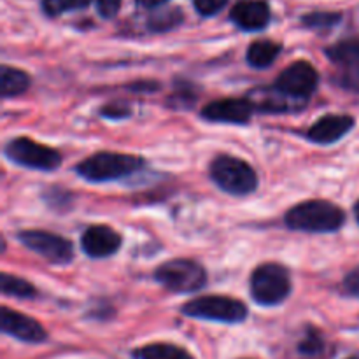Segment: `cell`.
Listing matches in <instances>:
<instances>
[{
    "label": "cell",
    "instance_id": "1",
    "mask_svg": "<svg viewBox=\"0 0 359 359\" xmlns=\"http://www.w3.org/2000/svg\"><path fill=\"white\" fill-rule=\"evenodd\" d=\"M284 223L290 230L307 233H332L346 223V212L339 205L326 200H309L291 207Z\"/></svg>",
    "mask_w": 359,
    "mask_h": 359
},
{
    "label": "cell",
    "instance_id": "2",
    "mask_svg": "<svg viewBox=\"0 0 359 359\" xmlns=\"http://www.w3.org/2000/svg\"><path fill=\"white\" fill-rule=\"evenodd\" d=\"M142 167L144 160L139 156L102 151L81 161L76 172L90 182H107L135 174Z\"/></svg>",
    "mask_w": 359,
    "mask_h": 359
},
{
    "label": "cell",
    "instance_id": "3",
    "mask_svg": "<svg viewBox=\"0 0 359 359\" xmlns=\"http://www.w3.org/2000/svg\"><path fill=\"white\" fill-rule=\"evenodd\" d=\"M210 179L228 195L245 196L258 188V175L248 161L230 154H219L210 163Z\"/></svg>",
    "mask_w": 359,
    "mask_h": 359
},
{
    "label": "cell",
    "instance_id": "4",
    "mask_svg": "<svg viewBox=\"0 0 359 359\" xmlns=\"http://www.w3.org/2000/svg\"><path fill=\"white\" fill-rule=\"evenodd\" d=\"M291 294V277L279 263H263L251 273V297L263 307H276Z\"/></svg>",
    "mask_w": 359,
    "mask_h": 359
},
{
    "label": "cell",
    "instance_id": "5",
    "mask_svg": "<svg viewBox=\"0 0 359 359\" xmlns=\"http://www.w3.org/2000/svg\"><path fill=\"white\" fill-rule=\"evenodd\" d=\"M181 312L193 319L226 323V325H237L248 318V307L242 302L230 297H217V294L195 298L182 305Z\"/></svg>",
    "mask_w": 359,
    "mask_h": 359
},
{
    "label": "cell",
    "instance_id": "6",
    "mask_svg": "<svg viewBox=\"0 0 359 359\" xmlns=\"http://www.w3.org/2000/svg\"><path fill=\"white\" fill-rule=\"evenodd\" d=\"M154 279L172 293H195L207 283V272L193 259H170L160 265Z\"/></svg>",
    "mask_w": 359,
    "mask_h": 359
},
{
    "label": "cell",
    "instance_id": "7",
    "mask_svg": "<svg viewBox=\"0 0 359 359\" xmlns=\"http://www.w3.org/2000/svg\"><path fill=\"white\" fill-rule=\"evenodd\" d=\"M4 153L13 163L34 170H55L62 163L60 151L35 142L30 137H16L9 140Z\"/></svg>",
    "mask_w": 359,
    "mask_h": 359
},
{
    "label": "cell",
    "instance_id": "8",
    "mask_svg": "<svg viewBox=\"0 0 359 359\" xmlns=\"http://www.w3.org/2000/svg\"><path fill=\"white\" fill-rule=\"evenodd\" d=\"M21 244L53 265H69L74 259L72 242L42 230H25L18 235Z\"/></svg>",
    "mask_w": 359,
    "mask_h": 359
},
{
    "label": "cell",
    "instance_id": "9",
    "mask_svg": "<svg viewBox=\"0 0 359 359\" xmlns=\"http://www.w3.org/2000/svg\"><path fill=\"white\" fill-rule=\"evenodd\" d=\"M319 84V74L309 62H294L277 77L276 88L294 100L307 102Z\"/></svg>",
    "mask_w": 359,
    "mask_h": 359
},
{
    "label": "cell",
    "instance_id": "10",
    "mask_svg": "<svg viewBox=\"0 0 359 359\" xmlns=\"http://www.w3.org/2000/svg\"><path fill=\"white\" fill-rule=\"evenodd\" d=\"M0 330L6 335L27 344H42L48 340V332L42 328L41 323L9 307H2L0 311Z\"/></svg>",
    "mask_w": 359,
    "mask_h": 359
},
{
    "label": "cell",
    "instance_id": "11",
    "mask_svg": "<svg viewBox=\"0 0 359 359\" xmlns=\"http://www.w3.org/2000/svg\"><path fill=\"white\" fill-rule=\"evenodd\" d=\"M255 107L249 98H221L202 109V118L210 123L245 125L251 119Z\"/></svg>",
    "mask_w": 359,
    "mask_h": 359
},
{
    "label": "cell",
    "instance_id": "12",
    "mask_svg": "<svg viewBox=\"0 0 359 359\" xmlns=\"http://www.w3.org/2000/svg\"><path fill=\"white\" fill-rule=\"evenodd\" d=\"M121 235L112 228L97 224L90 226L81 237V248L90 258L100 259L116 255L121 248Z\"/></svg>",
    "mask_w": 359,
    "mask_h": 359
},
{
    "label": "cell",
    "instance_id": "13",
    "mask_svg": "<svg viewBox=\"0 0 359 359\" xmlns=\"http://www.w3.org/2000/svg\"><path fill=\"white\" fill-rule=\"evenodd\" d=\"M354 128V118L344 114H328L319 118L311 128L307 130L305 137L316 144H333L342 139L346 133Z\"/></svg>",
    "mask_w": 359,
    "mask_h": 359
},
{
    "label": "cell",
    "instance_id": "14",
    "mask_svg": "<svg viewBox=\"0 0 359 359\" xmlns=\"http://www.w3.org/2000/svg\"><path fill=\"white\" fill-rule=\"evenodd\" d=\"M270 6L265 0H244L230 11V20L245 32L263 30L270 23Z\"/></svg>",
    "mask_w": 359,
    "mask_h": 359
},
{
    "label": "cell",
    "instance_id": "15",
    "mask_svg": "<svg viewBox=\"0 0 359 359\" xmlns=\"http://www.w3.org/2000/svg\"><path fill=\"white\" fill-rule=\"evenodd\" d=\"M251 100L255 111L262 112H287V111H298L305 105V102L294 100V98L287 97L280 90L273 88H259V90L251 91Z\"/></svg>",
    "mask_w": 359,
    "mask_h": 359
},
{
    "label": "cell",
    "instance_id": "16",
    "mask_svg": "<svg viewBox=\"0 0 359 359\" xmlns=\"http://www.w3.org/2000/svg\"><path fill=\"white\" fill-rule=\"evenodd\" d=\"M30 88V76L14 67L2 65L0 69V93L4 98L20 97Z\"/></svg>",
    "mask_w": 359,
    "mask_h": 359
},
{
    "label": "cell",
    "instance_id": "17",
    "mask_svg": "<svg viewBox=\"0 0 359 359\" xmlns=\"http://www.w3.org/2000/svg\"><path fill=\"white\" fill-rule=\"evenodd\" d=\"M326 56L337 65L346 69H358L359 67V37H349L337 44L326 48Z\"/></svg>",
    "mask_w": 359,
    "mask_h": 359
},
{
    "label": "cell",
    "instance_id": "18",
    "mask_svg": "<svg viewBox=\"0 0 359 359\" xmlns=\"http://www.w3.org/2000/svg\"><path fill=\"white\" fill-rule=\"evenodd\" d=\"M280 53V44L279 42L269 41V39H263V41L252 42L248 48V63L255 69H266V67L272 65L277 60Z\"/></svg>",
    "mask_w": 359,
    "mask_h": 359
},
{
    "label": "cell",
    "instance_id": "19",
    "mask_svg": "<svg viewBox=\"0 0 359 359\" xmlns=\"http://www.w3.org/2000/svg\"><path fill=\"white\" fill-rule=\"evenodd\" d=\"M135 359H195L191 354L182 347L174 346V344H149V346L139 347L133 351Z\"/></svg>",
    "mask_w": 359,
    "mask_h": 359
},
{
    "label": "cell",
    "instance_id": "20",
    "mask_svg": "<svg viewBox=\"0 0 359 359\" xmlns=\"http://www.w3.org/2000/svg\"><path fill=\"white\" fill-rule=\"evenodd\" d=\"M184 20V14L179 7H168V9L154 11L149 18H147V30L156 32V34H161V32L174 30L175 27L182 23Z\"/></svg>",
    "mask_w": 359,
    "mask_h": 359
},
{
    "label": "cell",
    "instance_id": "21",
    "mask_svg": "<svg viewBox=\"0 0 359 359\" xmlns=\"http://www.w3.org/2000/svg\"><path fill=\"white\" fill-rule=\"evenodd\" d=\"M0 290L7 297L23 298V300L37 297V290L28 280L16 276H11V273H2L0 276Z\"/></svg>",
    "mask_w": 359,
    "mask_h": 359
},
{
    "label": "cell",
    "instance_id": "22",
    "mask_svg": "<svg viewBox=\"0 0 359 359\" xmlns=\"http://www.w3.org/2000/svg\"><path fill=\"white\" fill-rule=\"evenodd\" d=\"M91 0H41L42 11L48 16H60L69 11H79L90 6Z\"/></svg>",
    "mask_w": 359,
    "mask_h": 359
},
{
    "label": "cell",
    "instance_id": "23",
    "mask_svg": "<svg viewBox=\"0 0 359 359\" xmlns=\"http://www.w3.org/2000/svg\"><path fill=\"white\" fill-rule=\"evenodd\" d=\"M340 20H342V14L330 13V11H318V13L305 14V16L302 18L305 27L316 28V30H326V28L335 27Z\"/></svg>",
    "mask_w": 359,
    "mask_h": 359
},
{
    "label": "cell",
    "instance_id": "24",
    "mask_svg": "<svg viewBox=\"0 0 359 359\" xmlns=\"http://www.w3.org/2000/svg\"><path fill=\"white\" fill-rule=\"evenodd\" d=\"M323 351H325V340L319 335V332L312 328L305 333V337L298 344V353L305 358L321 356Z\"/></svg>",
    "mask_w": 359,
    "mask_h": 359
},
{
    "label": "cell",
    "instance_id": "25",
    "mask_svg": "<svg viewBox=\"0 0 359 359\" xmlns=\"http://www.w3.org/2000/svg\"><path fill=\"white\" fill-rule=\"evenodd\" d=\"M226 2L228 0H193L195 9L198 11L202 16H214V14H217L224 6H226Z\"/></svg>",
    "mask_w": 359,
    "mask_h": 359
},
{
    "label": "cell",
    "instance_id": "26",
    "mask_svg": "<svg viewBox=\"0 0 359 359\" xmlns=\"http://www.w3.org/2000/svg\"><path fill=\"white\" fill-rule=\"evenodd\" d=\"M130 107L126 104H121V102H114V104H109L105 107H102L100 114L107 119H123L126 116H130Z\"/></svg>",
    "mask_w": 359,
    "mask_h": 359
},
{
    "label": "cell",
    "instance_id": "27",
    "mask_svg": "<svg viewBox=\"0 0 359 359\" xmlns=\"http://www.w3.org/2000/svg\"><path fill=\"white\" fill-rule=\"evenodd\" d=\"M342 290L347 297L359 298V266H356V269L351 270V272L347 273L346 279H344Z\"/></svg>",
    "mask_w": 359,
    "mask_h": 359
},
{
    "label": "cell",
    "instance_id": "28",
    "mask_svg": "<svg viewBox=\"0 0 359 359\" xmlns=\"http://www.w3.org/2000/svg\"><path fill=\"white\" fill-rule=\"evenodd\" d=\"M121 9V0H97V11L102 18L111 20Z\"/></svg>",
    "mask_w": 359,
    "mask_h": 359
},
{
    "label": "cell",
    "instance_id": "29",
    "mask_svg": "<svg viewBox=\"0 0 359 359\" xmlns=\"http://www.w3.org/2000/svg\"><path fill=\"white\" fill-rule=\"evenodd\" d=\"M165 2H168V0H137V4L146 7V9H156V7L163 6Z\"/></svg>",
    "mask_w": 359,
    "mask_h": 359
},
{
    "label": "cell",
    "instance_id": "30",
    "mask_svg": "<svg viewBox=\"0 0 359 359\" xmlns=\"http://www.w3.org/2000/svg\"><path fill=\"white\" fill-rule=\"evenodd\" d=\"M354 216H356V219H358V223H359V202L356 203V205H354Z\"/></svg>",
    "mask_w": 359,
    "mask_h": 359
},
{
    "label": "cell",
    "instance_id": "31",
    "mask_svg": "<svg viewBox=\"0 0 359 359\" xmlns=\"http://www.w3.org/2000/svg\"><path fill=\"white\" fill-rule=\"evenodd\" d=\"M349 359H359V356H354V358H349Z\"/></svg>",
    "mask_w": 359,
    "mask_h": 359
}]
</instances>
